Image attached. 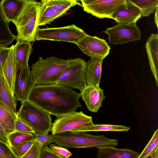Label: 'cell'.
Here are the masks:
<instances>
[{
  "label": "cell",
  "instance_id": "6da1fadb",
  "mask_svg": "<svg viewBox=\"0 0 158 158\" xmlns=\"http://www.w3.org/2000/svg\"><path fill=\"white\" fill-rule=\"evenodd\" d=\"M80 93L56 85H35L28 100L57 118L76 111L82 107Z\"/></svg>",
  "mask_w": 158,
  "mask_h": 158
},
{
  "label": "cell",
  "instance_id": "7a4b0ae2",
  "mask_svg": "<svg viewBox=\"0 0 158 158\" xmlns=\"http://www.w3.org/2000/svg\"><path fill=\"white\" fill-rule=\"evenodd\" d=\"M80 58L64 60L55 56L46 58L40 56L36 62L32 64L31 70L35 85H55L65 70Z\"/></svg>",
  "mask_w": 158,
  "mask_h": 158
},
{
  "label": "cell",
  "instance_id": "3957f363",
  "mask_svg": "<svg viewBox=\"0 0 158 158\" xmlns=\"http://www.w3.org/2000/svg\"><path fill=\"white\" fill-rule=\"evenodd\" d=\"M54 142L68 148L114 147L118 144L116 139L108 138L104 135H95L84 131H68L52 134Z\"/></svg>",
  "mask_w": 158,
  "mask_h": 158
},
{
  "label": "cell",
  "instance_id": "277c9868",
  "mask_svg": "<svg viewBox=\"0 0 158 158\" xmlns=\"http://www.w3.org/2000/svg\"><path fill=\"white\" fill-rule=\"evenodd\" d=\"M40 2L34 0H26L23 9L13 23L17 32L16 40L30 43L34 42L38 25V13Z\"/></svg>",
  "mask_w": 158,
  "mask_h": 158
},
{
  "label": "cell",
  "instance_id": "5b68a950",
  "mask_svg": "<svg viewBox=\"0 0 158 158\" xmlns=\"http://www.w3.org/2000/svg\"><path fill=\"white\" fill-rule=\"evenodd\" d=\"M51 114L28 100L21 104L17 117L36 134H47L51 128Z\"/></svg>",
  "mask_w": 158,
  "mask_h": 158
},
{
  "label": "cell",
  "instance_id": "8992f818",
  "mask_svg": "<svg viewBox=\"0 0 158 158\" xmlns=\"http://www.w3.org/2000/svg\"><path fill=\"white\" fill-rule=\"evenodd\" d=\"M87 34L74 24L58 27L40 28L37 30L35 40H47L72 43L76 44Z\"/></svg>",
  "mask_w": 158,
  "mask_h": 158
},
{
  "label": "cell",
  "instance_id": "52a82bcc",
  "mask_svg": "<svg viewBox=\"0 0 158 158\" xmlns=\"http://www.w3.org/2000/svg\"><path fill=\"white\" fill-rule=\"evenodd\" d=\"M76 5L82 6L81 4L75 0H41L38 13V26L50 24Z\"/></svg>",
  "mask_w": 158,
  "mask_h": 158
},
{
  "label": "cell",
  "instance_id": "ba28073f",
  "mask_svg": "<svg viewBox=\"0 0 158 158\" xmlns=\"http://www.w3.org/2000/svg\"><path fill=\"white\" fill-rule=\"evenodd\" d=\"M85 63L84 60L80 58L65 70L55 85L71 89H77L82 92L87 85L85 81Z\"/></svg>",
  "mask_w": 158,
  "mask_h": 158
},
{
  "label": "cell",
  "instance_id": "9c48e42d",
  "mask_svg": "<svg viewBox=\"0 0 158 158\" xmlns=\"http://www.w3.org/2000/svg\"><path fill=\"white\" fill-rule=\"evenodd\" d=\"M103 32L108 35L109 43L111 44H122L141 40L140 30L136 23L118 24L107 28Z\"/></svg>",
  "mask_w": 158,
  "mask_h": 158
},
{
  "label": "cell",
  "instance_id": "30bf717a",
  "mask_svg": "<svg viewBox=\"0 0 158 158\" xmlns=\"http://www.w3.org/2000/svg\"><path fill=\"white\" fill-rule=\"evenodd\" d=\"M126 0H82L84 10L99 19H112L113 15Z\"/></svg>",
  "mask_w": 158,
  "mask_h": 158
},
{
  "label": "cell",
  "instance_id": "8fae6325",
  "mask_svg": "<svg viewBox=\"0 0 158 158\" xmlns=\"http://www.w3.org/2000/svg\"><path fill=\"white\" fill-rule=\"evenodd\" d=\"M92 117L87 115L81 111L57 118L52 123L50 131L52 134L71 131L81 125L93 124Z\"/></svg>",
  "mask_w": 158,
  "mask_h": 158
},
{
  "label": "cell",
  "instance_id": "7c38bea8",
  "mask_svg": "<svg viewBox=\"0 0 158 158\" xmlns=\"http://www.w3.org/2000/svg\"><path fill=\"white\" fill-rule=\"evenodd\" d=\"M35 85L29 66L26 68H22L17 64V71L14 86L15 98L21 104L28 101L29 94Z\"/></svg>",
  "mask_w": 158,
  "mask_h": 158
},
{
  "label": "cell",
  "instance_id": "4fadbf2b",
  "mask_svg": "<svg viewBox=\"0 0 158 158\" xmlns=\"http://www.w3.org/2000/svg\"><path fill=\"white\" fill-rule=\"evenodd\" d=\"M76 45L91 58L104 59L109 54L110 49V47L104 39L87 34Z\"/></svg>",
  "mask_w": 158,
  "mask_h": 158
},
{
  "label": "cell",
  "instance_id": "5bb4252c",
  "mask_svg": "<svg viewBox=\"0 0 158 158\" xmlns=\"http://www.w3.org/2000/svg\"><path fill=\"white\" fill-rule=\"evenodd\" d=\"M142 16L139 9L130 0H126L115 11L112 19L118 24H130L136 23Z\"/></svg>",
  "mask_w": 158,
  "mask_h": 158
},
{
  "label": "cell",
  "instance_id": "9a60e30c",
  "mask_svg": "<svg viewBox=\"0 0 158 158\" xmlns=\"http://www.w3.org/2000/svg\"><path fill=\"white\" fill-rule=\"evenodd\" d=\"M80 94L88 109L93 113L99 110L105 98L103 90L99 85H87Z\"/></svg>",
  "mask_w": 158,
  "mask_h": 158
},
{
  "label": "cell",
  "instance_id": "2e32d148",
  "mask_svg": "<svg viewBox=\"0 0 158 158\" xmlns=\"http://www.w3.org/2000/svg\"><path fill=\"white\" fill-rule=\"evenodd\" d=\"M145 47L149 64L158 86V34H152L149 37Z\"/></svg>",
  "mask_w": 158,
  "mask_h": 158
},
{
  "label": "cell",
  "instance_id": "e0dca14e",
  "mask_svg": "<svg viewBox=\"0 0 158 158\" xmlns=\"http://www.w3.org/2000/svg\"><path fill=\"white\" fill-rule=\"evenodd\" d=\"M103 59L102 58H91L86 62L85 76L87 85H99Z\"/></svg>",
  "mask_w": 158,
  "mask_h": 158
},
{
  "label": "cell",
  "instance_id": "ac0fdd59",
  "mask_svg": "<svg viewBox=\"0 0 158 158\" xmlns=\"http://www.w3.org/2000/svg\"><path fill=\"white\" fill-rule=\"evenodd\" d=\"M2 67L4 76L14 95V83L17 71V64L15 58L14 45L10 47L7 57L2 63Z\"/></svg>",
  "mask_w": 158,
  "mask_h": 158
},
{
  "label": "cell",
  "instance_id": "d6986e66",
  "mask_svg": "<svg viewBox=\"0 0 158 158\" xmlns=\"http://www.w3.org/2000/svg\"><path fill=\"white\" fill-rule=\"evenodd\" d=\"M26 0H2L0 6L5 17L9 23L15 22L20 14Z\"/></svg>",
  "mask_w": 158,
  "mask_h": 158
},
{
  "label": "cell",
  "instance_id": "ffe728a7",
  "mask_svg": "<svg viewBox=\"0 0 158 158\" xmlns=\"http://www.w3.org/2000/svg\"><path fill=\"white\" fill-rule=\"evenodd\" d=\"M3 62L0 66V101L17 114L16 110L17 100L12 94L4 76L2 67V64Z\"/></svg>",
  "mask_w": 158,
  "mask_h": 158
},
{
  "label": "cell",
  "instance_id": "44dd1931",
  "mask_svg": "<svg viewBox=\"0 0 158 158\" xmlns=\"http://www.w3.org/2000/svg\"><path fill=\"white\" fill-rule=\"evenodd\" d=\"M14 46L15 58L17 63L22 68L27 67L29 66V59L33 51L31 43L17 40Z\"/></svg>",
  "mask_w": 158,
  "mask_h": 158
},
{
  "label": "cell",
  "instance_id": "7402d4cb",
  "mask_svg": "<svg viewBox=\"0 0 158 158\" xmlns=\"http://www.w3.org/2000/svg\"><path fill=\"white\" fill-rule=\"evenodd\" d=\"M139 153L129 149H118L114 147L99 148L97 158H137Z\"/></svg>",
  "mask_w": 158,
  "mask_h": 158
},
{
  "label": "cell",
  "instance_id": "603a6c76",
  "mask_svg": "<svg viewBox=\"0 0 158 158\" xmlns=\"http://www.w3.org/2000/svg\"><path fill=\"white\" fill-rule=\"evenodd\" d=\"M17 114L0 101V123L7 136L15 131V124Z\"/></svg>",
  "mask_w": 158,
  "mask_h": 158
},
{
  "label": "cell",
  "instance_id": "cb8c5ba5",
  "mask_svg": "<svg viewBox=\"0 0 158 158\" xmlns=\"http://www.w3.org/2000/svg\"><path fill=\"white\" fill-rule=\"evenodd\" d=\"M125 126L111 124H86L81 125L71 131H127L130 129Z\"/></svg>",
  "mask_w": 158,
  "mask_h": 158
},
{
  "label": "cell",
  "instance_id": "d4e9b609",
  "mask_svg": "<svg viewBox=\"0 0 158 158\" xmlns=\"http://www.w3.org/2000/svg\"><path fill=\"white\" fill-rule=\"evenodd\" d=\"M9 22L4 15L0 6V47H7L16 39V35L10 31Z\"/></svg>",
  "mask_w": 158,
  "mask_h": 158
},
{
  "label": "cell",
  "instance_id": "484cf974",
  "mask_svg": "<svg viewBox=\"0 0 158 158\" xmlns=\"http://www.w3.org/2000/svg\"><path fill=\"white\" fill-rule=\"evenodd\" d=\"M140 10L142 16L148 17L158 6V0H130Z\"/></svg>",
  "mask_w": 158,
  "mask_h": 158
},
{
  "label": "cell",
  "instance_id": "4316f807",
  "mask_svg": "<svg viewBox=\"0 0 158 158\" xmlns=\"http://www.w3.org/2000/svg\"><path fill=\"white\" fill-rule=\"evenodd\" d=\"M35 134L15 131L7 136L8 144L9 146H15L25 142L35 140Z\"/></svg>",
  "mask_w": 158,
  "mask_h": 158
},
{
  "label": "cell",
  "instance_id": "83f0119b",
  "mask_svg": "<svg viewBox=\"0 0 158 158\" xmlns=\"http://www.w3.org/2000/svg\"><path fill=\"white\" fill-rule=\"evenodd\" d=\"M158 151V129L155 131L149 142L137 158H146Z\"/></svg>",
  "mask_w": 158,
  "mask_h": 158
},
{
  "label": "cell",
  "instance_id": "f1b7e54d",
  "mask_svg": "<svg viewBox=\"0 0 158 158\" xmlns=\"http://www.w3.org/2000/svg\"><path fill=\"white\" fill-rule=\"evenodd\" d=\"M35 141H28L17 146L10 147L15 155L18 158H20L28 151Z\"/></svg>",
  "mask_w": 158,
  "mask_h": 158
},
{
  "label": "cell",
  "instance_id": "f546056e",
  "mask_svg": "<svg viewBox=\"0 0 158 158\" xmlns=\"http://www.w3.org/2000/svg\"><path fill=\"white\" fill-rule=\"evenodd\" d=\"M43 146L40 143L35 140L28 151L20 158H40Z\"/></svg>",
  "mask_w": 158,
  "mask_h": 158
},
{
  "label": "cell",
  "instance_id": "4dcf8cb0",
  "mask_svg": "<svg viewBox=\"0 0 158 158\" xmlns=\"http://www.w3.org/2000/svg\"><path fill=\"white\" fill-rule=\"evenodd\" d=\"M50 149L61 158H69L72 153L67 149L61 146L50 143L49 144Z\"/></svg>",
  "mask_w": 158,
  "mask_h": 158
},
{
  "label": "cell",
  "instance_id": "1f68e13d",
  "mask_svg": "<svg viewBox=\"0 0 158 158\" xmlns=\"http://www.w3.org/2000/svg\"><path fill=\"white\" fill-rule=\"evenodd\" d=\"M0 158H18L13 152L9 144L0 140Z\"/></svg>",
  "mask_w": 158,
  "mask_h": 158
},
{
  "label": "cell",
  "instance_id": "d6a6232c",
  "mask_svg": "<svg viewBox=\"0 0 158 158\" xmlns=\"http://www.w3.org/2000/svg\"><path fill=\"white\" fill-rule=\"evenodd\" d=\"M14 128L15 131H16L32 134H36L31 128L18 117L15 122Z\"/></svg>",
  "mask_w": 158,
  "mask_h": 158
},
{
  "label": "cell",
  "instance_id": "836d02e7",
  "mask_svg": "<svg viewBox=\"0 0 158 158\" xmlns=\"http://www.w3.org/2000/svg\"><path fill=\"white\" fill-rule=\"evenodd\" d=\"M36 140L37 141L43 146L47 145L54 142L52 138V134H35Z\"/></svg>",
  "mask_w": 158,
  "mask_h": 158
},
{
  "label": "cell",
  "instance_id": "e575fe53",
  "mask_svg": "<svg viewBox=\"0 0 158 158\" xmlns=\"http://www.w3.org/2000/svg\"><path fill=\"white\" fill-rule=\"evenodd\" d=\"M40 158H61L56 155L47 145L43 146L41 149Z\"/></svg>",
  "mask_w": 158,
  "mask_h": 158
},
{
  "label": "cell",
  "instance_id": "d590c367",
  "mask_svg": "<svg viewBox=\"0 0 158 158\" xmlns=\"http://www.w3.org/2000/svg\"><path fill=\"white\" fill-rule=\"evenodd\" d=\"M9 50L10 48L7 47H0V66L7 58Z\"/></svg>",
  "mask_w": 158,
  "mask_h": 158
},
{
  "label": "cell",
  "instance_id": "8d00e7d4",
  "mask_svg": "<svg viewBox=\"0 0 158 158\" xmlns=\"http://www.w3.org/2000/svg\"><path fill=\"white\" fill-rule=\"evenodd\" d=\"M0 140L8 144L7 136L0 123Z\"/></svg>",
  "mask_w": 158,
  "mask_h": 158
},
{
  "label": "cell",
  "instance_id": "74e56055",
  "mask_svg": "<svg viewBox=\"0 0 158 158\" xmlns=\"http://www.w3.org/2000/svg\"><path fill=\"white\" fill-rule=\"evenodd\" d=\"M158 7H156V11L155 12V16H154V21L155 24L156 26L158 28Z\"/></svg>",
  "mask_w": 158,
  "mask_h": 158
},
{
  "label": "cell",
  "instance_id": "f35d334b",
  "mask_svg": "<svg viewBox=\"0 0 158 158\" xmlns=\"http://www.w3.org/2000/svg\"><path fill=\"white\" fill-rule=\"evenodd\" d=\"M146 158H158V151Z\"/></svg>",
  "mask_w": 158,
  "mask_h": 158
}]
</instances>
